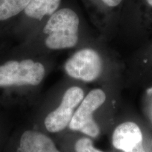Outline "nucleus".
Instances as JSON below:
<instances>
[{
	"label": "nucleus",
	"mask_w": 152,
	"mask_h": 152,
	"mask_svg": "<svg viewBox=\"0 0 152 152\" xmlns=\"http://www.w3.org/2000/svg\"><path fill=\"white\" fill-rule=\"evenodd\" d=\"M79 17L73 10L58 9L44 26L45 46L52 50L75 47L79 39Z\"/></svg>",
	"instance_id": "f257e3e1"
},
{
	"label": "nucleus",
	"mask_w": 152,
	"mask_h": 152,
	"mask_svg": "<svg viewBox=\"0 0 152 152\" xmlns=\"http://www.w3.org/2000/svg\"><path fill=\"white\" fill-rule=\"evenodd\" d=\"M46 70L40 62L32 59L9 61L0 65V87L37 86L45 78Z\"/></svg>",
	"instance_id": "f03ea898"
},
{
	"label": "nucleus",
	"mask_w": 152,
	"mask_h": 152,
	"mask_svg": "<svg viewBox=\"0 0 152 152\" xmlns=\"http://www.w3.org/2000/svg\"><path fill=\"white\" fill-rule=\"evenodd\" d=\"M105 92L101 89L91 90L85 96L73 114L69 128L95 138L100 134V128L94 121L93 113L105 102Z\"/></svg>",
	"instance_id": "7ed1b4c3"
},
{
	"label": "nucleus",
	"mask_w": 152,
	"mask_h": 152,
	"mask_svg": "<svg viewBox=\"0 0 152 152\" xmlns=\"http://www.w3.org/2000/svg\"><path fill=\"white\" fill-rule=\"evenodd\" d=\"M66 73L74 79L92 82L99 77L103 70V61L97 52L85 48L77 51L66 61Z\"/></svg>",
	"instance_id": "20e7f679"
},
{
	"label": "nucleus",
	"mask_w": 152,
	"mask_h": 152,
	"mask_svg": "<svg viewBox=\"0 0 152 152\" xmlns=\"http://www.w3.org/2000/svg\"><path fill=\"white\" fill-rule=\"evenodd\" d=\"M84 99L83 89L77 86L68 88L63 96L60 105L49 113L45 120L47 131L56 133L64 130L71 123L75 109Z\"/></svg>",
	"instance_id": "39448f33"
},
{
	"label": "nucleus",
	"mask_w": 152,
	"mask_h": 152,
	"mask_svg": "<svg viewBox=\"0 0 152 152\" xmlns=\"http://www.w3.org/2000/svg\"><path fill=\"white\" fill-rule=\"evenodd\" d=\"M142 140L143 136L140 127L133 122H125L115 129L112 143L115 149L128 152L142 143Z\"/></svg>",
	"instance_id": "423d86ee"
},
{
	"label": "nucleus",
	"mask_w": 152,
	"mask_h": 152,
	"mask_svg": "<svg viewBox=\"0 0 152 152\" xmlns=\"http://www.w3.org/2000/svg\"><path fill=\"white\" fill-rule=\"evenodd\" d=\"M18 152H61L49 137L39 131L28 130L19 140Z\"/></svg>",
	"instance_id": "0eeeda50"
},
{
	"label": "nucleus",
	"mask_w": 152,
	"mask_h": 152,
	"mask_svg": "<svg viewBox=\"0 0 152 152\" xmlns=\"http://www.w3.org/2000/svg\"><path fill=\"white\" fill-rule=\"evenodd\" d=\"M61 0H31L25 9L24 14L28 18L41 20L51 16L58 10Z\"/></svg>",
	"instance_id": "6e6552de"
},
{
	"label": "nucleus",
	"mask_w": 152,
	"mask_h": 152,
	"mask_svg": "<svg viewBox=\"0 0 152 152\" xmlns=\"http://www.w3.org/2000/svg\"><path fill=\"white\" fill-rule=\"evenodd\" d=\"M30 1L31 0H0V22L5 21L24 12Z\"/></svg>",
	"instance_id": "1a4fd4ad"
},
{
	"label": "nucleus",
	"mask_w": 152,
	"mask_h": 152,
	"mask_svg": "<svg viewBox=\"0 0 152 152\" xmlns=\"http://www.w3.org/2000/svg\"><path fill=\"white\" fill-rule=\"evenodd\" d=\"M75 152H103L95 148L90 138L82 137L79 139L75 144Z\"/></svg>",
	"instance_id": "9d476101"
},
{
	"label": "nucleus",
	"mask_w": 152,
	"mask_h": 152,
	"mask_svg": "<svg viewBox=\"0 0 152 152\" xmlns=\"http://www.w3.org/2000/svg\"><path fill=\"white\" fill-rule=\"evenodd\" d=\"M106 5L111 7H115L121 4L122 0H102Z\"/></svg>",
	"instance_id": "9b49d317"
},
{
	"label": "nucleus",
	"mask_w": 152,
	"mask_h": 152,
	"mask_svg": "<svg viewBox=\"0 0 152 152\" xmlns=\"http://www.w3.org/2000/svg\"><path fill=\"white\" fill-rule=\"evenodd\" d=\"M128 152H146L143 147V142L141 144H140L139 145L137 146L136 147H134L132 150H131L130 151H128Z\"/></svg>",
	"instance_id": "f8f14e48"
},
{
	"label": "nucleus",
	"mask_w": 152,
	"mask_h": 152,
	"mask_svg": "<svg viewBox=\"0 0 152 152\" xmlns=\"http://www.w3.org/2000/svg\"><path fill=\"white\" fill-rule=\"evenodd\" d=\"M147 1L150 6H151L152 7V0H147Z\"/></svg>",
	"instance_id": "ddd939ff"
}]
</instances>
